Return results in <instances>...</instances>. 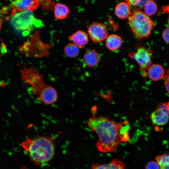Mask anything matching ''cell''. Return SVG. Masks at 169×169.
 <instances>
[{
  "label": "cell",
  "mask_w": 169,
  "mask_h": 169,
  "mask_svg": "<svg viewBox=\"0 0 169 169\" xmlns=\"http://www.w3.org/2000/svg\"><path fill=\"white\" fill-rule=\"evenodd\" d=\"M95 108L93 115L87 120L88 126L98 136L96 144L97 149L104 153L114 151L122 142L130 139V127L129 122L125 121L116 122L107 116H97Z\"/></svg>",
  "instance_id": "6da1fadb"
},
{
  "label": "cell",
  "mask_w": 169,
  "mask_h": 169,
  "mask_svg": "<svg viewBox=\"0 0 169 169\" xmlns=\"http://www.w3.org/2000/svg\"><path fill=\"white\" fill-rule=\"evenodd\" d=\"M22 146L31 161L38 166L46 165L55 155L54 140L51 137L37 136L27 138L23 141Z\"/></svg>",
  "instance_id": "7a4b0ae2"
},
{
  "label": "cell",
  "mask_w": 169,
  "mask_h": 169,
  "mask_svg": "<svg viewBox=\"0 0 169 169\" xmlns=\"http://www.w3.org/2000/svg\"><path fill=\"white\" fill-rule=\"evenodd\" d=\"M22 76L23 81L30 85L31 91L38 96L43 103L50 105L57 101V90L45 83L44 76L38 69H25L22 71Z\"/></svg>",
  "instance_id": "3957f363"
},
{
  "label": "cell",
  "mask_w": 169,
  "mask_h": 169,
  "mask_svg": "<svg viewBox=\"0 0 169 169\" xmlns=\"http://www.w3.org/2000/svg\"><path fill=\"white\" fill-rule=\"evenodd\" d=\"M128 24L135 36L140 39L149 36L155 26L150 17L139 10L132 12L128 18Z\"/></svg>",
  "instance_id": "277c9868"
},
{
  "label": "cell",
  "mask_w": 169,
  "mask_h": 169,
  "mask_svg": "<svg viewBox=\"0 0 169 169\" xmlns=\"http://www.w3.org/2000/svg\"><path fill=\"white\" fill-rule=\"evenodd\" d=\"M10 23L15 30L28 33L36 27L41 24L40 20L36 18L33 12L19 11L11 16Z\"/></svg>",
  "instance_id": "5b68a950"
},
{
  "label": "cell",
  "mask_w": 169,
  "mask_h": 169,
  "mask_svg": "<svg viewBox=\"0 0 169 169\" xmlns=\"http://www.w3.org/2000/svg\"><path fill=\"white\" fill-rule=\"evenodd\" d=\"M151 54L143 47H139L135 51L131 52L128 54L129 56L137 62L143 76H147L146 71L151 65Z\"/></svg>",
  "instance_id": "8992f818"
},
{
  "label": "cell",
  "mask_w": 169,
  "mask_h": 169,
  "mask_svg": "<svg viewBox=\"0 0 169 169\" xmlns=\"http://www.w3.org/2000/svg\"><path fill=\"white\" fill-rule=\"evenodd\" d=\"M150 118L156 130L166 125L169 120V101L159 103L151 113Z\"/></svg>",
  "instance_id": "52a82bcc"
},
{
  "label": "cell",
  "mask_w": 169,
  "mask_h": 169,
  "mask_svg": "<svg viewBox=\"0 0 169 169\" xmlns=\"http://www.w3.org/2000/svg\"><path fill=\"white\" fill-rule=\"evenodd\" d=\"M89 35L92 41L98 43L106 39L108 35L106 26L100 23L94 22L87 27Z\"/></svg>",
  "instance_id": "ba28073f"
},
{
  "label": "cell",
  "mask_w": 169,
  "mask_h": 169,
  "mask_svg": "<svg viewBox=\"0 0 169 169\" xmlns=\"http://www.w3.org/2000/svg\"><path fill=\"white\" fill-rule=\"evenodd\" d=\"M40 0H15L11 4L13 8L12 15L17 11H29L33 12L37 9L40 4Z\"/></svg>",
  "instance_id": "9c48e42d"
},
{
  "label": "cell",
  "mask_w": 169,
  "mask_h": 169,
  "mask_svg": "<svg viewBox=\"0 0 169 169\" xmlns=\"http://www.w3.org/2000/svg\"><path fill=\"white\" fill-rule=\"evenodd\" d=\"M147 76L154 81L162 79L165 74V70L162 65L159 64H151L146 71Z\"/></svg>",
  "instance_id": "30bf717a"
},
{
  "label": "cell",
  "mask_w": 169,
  "mask_h": 169,
  "mask_svg": "<svg viewBox=\"0 0 169 169\" xmlns=\"http://www.w3.org/2000/svg\"><path fill=\"white\" fill-rule=\"evenodd\" d=\"M69 39L79 49L84 47L89 42L88 35L85 32L79 30L69 36Z\"/></svg>",
  "instance_id": "8fae6325"
},
{
  "label": "cell",
  "mask_w": 169,
  "mask_h": 169,
  "mask_svg": "<svg viewBox=\"0 0 169 169\" xmlns=\"http://www.w3.org/2000/svg\"><path fill=\"white\" fill-rule=\"evenodd\" d=\"M131 13V6L125 2L119 3L115 8V14L120 19H123L128 18Z\"/></svg>",
  "instance_id": "7c38bea8"
},
{
  "label": "cell",
  "mask_w": 169,
  "mask_h": 169,
  "mask_svg": "<svg viewBox=\"0 0 169 169\" xmlns=\"http://www.w3.org/2000/svg\"><path fill=\"white\" fill-rule=\"evenodd\" d=\"M99 59L98 53L94 49L87 51L84 56V60L85 64L90 67L96 66L99 63Z\"/></svg>",
  "instance_id": "4fadbf2b"
},
{
  "label": "cell",
  "mask_w": 169,
  "mask_h": 169,
  "mask_svg": "<svg viewBox=\"0 0 169 169\" xmlns=\"http://www.w3.org/2000/svg\"><path fill=\"white\" fill-rule=\"evenodd\" d=\"M122 44V39L119 36L112 34L108 36L106 38L105 45L110 51H114L119 49Z\"/></svg>",
  "instance_id": "5bb4252c"
},
{
  "label": "cell",
  "mask_w": 169,
  "mask_h": 169,
  "mask_svg": "<svg viewBox=\"0 0 169 169\" xmlns=\"http://www.w3.org/2000/svg\"><path fill=\"white\" fill-rule=\"evenodd\" d=\"M125 165L122 161L114 159L107 164H93L91 169H125Z\"/></svg>",
  "instance_id": "9a60e30c"
},
{
  "label": "cell",
  "mask_w": 169,
  "mask_h": 169,
  "mask_svg": "<svg viewBox=\"0 0 169 169\" xmlns=\"http://www.w3.org/2000/svg\"><path fill=\"white\" fill-rule=\"evenodd\" d=\"M69 12V8L65 4L57 3L54 7V16L57 19L61 20L66 18Z\"/></svg>",
  "instance_id": "2e32d148"
},
{
  "label": "cell",
  "mask_w": 169,
  "mask_h": 169,
  "mask_svg": "<svg viewBox=\"0 0 169 169\" xmlns=\"http://www.w3.org/2000/svg\"><path fill=\"white\" fill-rule=\"evenodd\" d=\"M64 52L67 57L70 58H75L79 54V48L74 43H69L65 47Z\"/></svg>",
  "instance_id": "e0dca14e"
},
{
  "label": "cell",
  "mask_w": 169,
  "mask_h": 169,
  "mask_svg": "<svg viewBox=\"0 0 169 169\" xmlns=\"http://www.w3.org/2000/svg\"><path fill=\"white\" fill-rule=\"evenodd\" d=\"M143 8L144 13L149 16L154 14L158 9L157 4L154 0H148Z\"/></svg>",
  "instance_id": "ac0fdd59"
},
{
  "label": "cell",
  "mask_w": 169,
  "mask_h": 169,
  "mask_svg": "<svg viewBox=\"0 0 169 169\" xmlns=\"http://www.w3.org/2000/svg\"><path fill=\"white\" fill-rule=\"evenodd\" d=\"M161 169H169V154H165L157 156L155 158Z\"/></svg>",
  "instance_id": "d6986e66"
},
{
  "label": "cell",
  "mask_w": 169,
  "mask_h": 169,
  "mask_svg": "<svg viewBox=\"0 0 169 169\" xmlns=\"http://www.w3.org/2000/svg\"><path fill=\"white\" fill-rule=\"evenodd\" d=\"M148 0H124L125 2L130 6H132L138 8L140 10L144 8L145 4Z\"/></svg>",
  "instance_id": "ffe728a7"
},
{
  "label": "cell",
  "mask_w": 169,
  "mask_h": 169,
  "mask_svg": "<svg viewBox=\"0 0 169 169\" xmlns=\"http://www.w3.org/2000/svg\"><path fill=\"white\" fill-rule=\"evenodd\" d=\"M146 169H161V168L157 162L151 161L146 164Z\"/></svg>",
  "instance_id": "44dd1931"
},
{
  "label": "cell",
  "mask_w": 169,
  "mask_h": 169,
  "mask_svg": "<svg viewBox=\"0 0 169 169\" xmlns=\"http://www.w3.org/2000/svg\"><path fill=\"white\" fill-rule=\"evenodd\" d=\"M164 84L166 91L169 94V69L164 75Z\"/></svg>",
  "instance_id": "7402d4cb"
},
{
  "label": "cell",
  "mask_w": 169,
  "mask_h": 169,
  "mask_svg": "<svg viewBox=\"0 0 169 169\" xmlns=\"http://www.w3.org/2000/svg\"><path fill=\"white\" fill-rule=\"evenodd\" d=\"M162 36L163 40L165 42L169 43V27L164 30Z\"/></svg>",
  "instance_id": "603a6c76"
},
{
  "label": "cell",
  "mask_w": 169,
  "mask_h": 169,
  "mask_svg": "<svg viewBox=\"0 0 169 169\" xmlns=\"http://www.w3.org/2000/svg\"><path fill=\"white\" fill-rule=\"evenodd\" d=\"M7 52V49L5 44L3 41H1L0 42V59Z\"/></svg>",
  "instance_id": "cb8c5ba5"
},
{
  "label": "cell",
  "mask_w": 169,
  "mask_h": 169,
  "mask_svg": "<svg viewBox=\"0 0 169 169\" xmlns=\"http://www.w3.org/2000/svg\"><path fill=\"white\" fill-rule=\"evenodd\" d=\"M161 11L164 13L169 14V4L162 6L161 8Z\"/></svg>",
  "instance_id": "d4e9b609"
},
{
  "label": "cell",
  "mask_w": 169,
  "mask_h": 169,
  "mask_svg": "<svg viewBox=\"0 0 169 169\" xmlns=\"http://www.w3.org/2000/svg\"><path fill=\"white\" fill-rule=\"evenodd\" d=\"M1 14L0 13V29H1L3 24L4 22V19L2 18Z\"/></svg>",
  "instance_id": "484cf974"
},
{
  "label": "cell",
  "mask_w": 169,
  "mask_h": 169,
  "mask_svg": "<svg viewBox=\"0 0 169 169\" xmlns=\"http://www.w3.org/2000/svg\"><path fill=\"white\" fill-rule=\"evenodd\" d=\"M168 25H169V17L168 18Z\"/></svg>",
  "instance_id": "4316f807"
}]
</instances>
